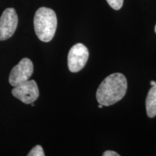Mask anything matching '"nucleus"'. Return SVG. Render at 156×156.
<instances>
[{
  "label": "nucleus",
  "mask_w": 156,
  "mask_h": 156,
  "mask_svg": "<svg viewBox=\"0 0 156 156\" xmlns=\"http://www.w3.org/2000/svg\"><path fill=\"white\" fill-rule=\"evenodd\" d=\"M12 93L13 96L26 104L34 103L39 96L38 85L34 80H29L14 87Z\"/></svg>",
  "instance_id": "nucleus-5"
},
{
  "label": "nucleus",
  "mask_w": 156,
  "mask_h": 156,
  "mask_svg": "<svg viewBox=\"0 0 156 156\" xmlns=\"http://www.w3.org/2000/svg\"><path fill=\"white\" fill-rule=\"evenodd\" d=\"M106 1L109 6L115 10H119L122 8L124 3V0H106Z\"/></svg>",
  "instance_id": "nucleus-9"
},
{
  "label": "nucleus",
  "mask_w": 156,
  "mask_h": 156,
  "mask_svg": "<svg viewBox=\"0 0 156 156\" xmlns=\"http://www.w3.org/2000/svg\"><path fill=\"white\" fill-rule=\"evenodd\" d=\"M18 24V17L14 8H7L0 17V41L13 36Z\"/></svg>",
  "instance_id": "nucleus-6"
},
{
  "label": "nucleus",
  "mask_w": 156,
  "mask_h": 156,
  "mask_svg": "<svg viewBox=\"0 0 156 156\" xmlns=\"http://www.w3.org/2000/svg\"><path fill=\"white\" fill-rule=\"evenodd\" d=\"M89 58L88 49L83 44H77L70 48L67 57L68 68L71 73L83 69Z\"/></svg>",
  "instance_id": "nucleus-3"
},
{
  "label": "nucleus",
  "mask_w": 156,
  "mask_h": 156,
  "mask_svg": "<svg viewBox=\"0 0 156 156\" xmlns=\"http://www.w3.org/2000/svg\"><path fill=\"white\" fill-rule=\"evenodd\" d=\"M146 112L148 117L153 118L156 116V85L152 86L147 93L145 101Z\"/></svg>",
  "instance_id": "nucleus-7"
},
{
  "label": "nucleus",
  "mask_w": 156,
  "mask_h": 156,
  "mask_svg": "<svg viewBox=\"0 0 156 156\" xmlns=\"http://www.w3.org/2000/svg\"><path fill=\"white\" fill-rule=\"evenodd\" d=\"M127 90V80L122 73L108 75L100 84L96 92L99 104L104 106L114 105L122 100Z\"/></svg>",
  "instance_id": "nucleus-1"
},
{
  "label": "nucleus",
  "mask_w": 156,
  "mask_h": 156,
  "mask_svg": "<svg viewBox=\"0 0 156 156\" xmlns=\"http://www.w3.org/2000/svg\"><path fill=\"white\" fill-rule=\"evenodd\" d=\"M103 156H119V154L112 151H107L104 152V153L103 154Z\"/></svg>",
  "instance_id": "nucleus-10"
},
{
  "label": "nucleus",
  "mask_w": 156,
  "mask_h": 156,
  "mask_svg": "<svg viewBox=\"0 0 156 156\" xmlns=\"http://www.w3.org/2000/svg\"><path fill=\"white\" fill-rule=\"evenodd\" d=\"M151 86H155V85H156V82L151 81Z\"/></svg>",
  "instance_id": "nucleus-11"
},
{
  "label": "nucleus",
  "mask_w": 156,
  "mask_h": 156,
  "mask_svg": "<svg viewBox=\"0 0 156 156\" xmlns=\"http://www.w3.org/2000/svg\"><path fill=\"white\" fill-rule=\"evenodd\" d=\"M34 73V64L30 59L23 58L13 67L9 76V83L12 86L15 87L20 84L29 80Z\"/></svg>",
  "instance_id": "nucleus-4"
},
{
  "label": "nucleus",
  "mask_w": 156,
  "mask_h": 156,
  "mask_svg": "<svg viewBox=\"0 0 156 156\" xmlns=\"http://www.w3.org/2000/svg\"><path fill=\"white\" fill-rule=\"evenodd\" d=\"M28 156H44V152L41 145H36L28 154Z\"/></svg>",
  "instance_id": "nucleus-8"
},
{
  "label": "nucleus",
  "mask_w": 156,
  "mask_h": 156,
  "mask_svg": "<svg viewBox=\"0 0 156 156\" xmlns=\"http://www.w3.org/2000/svg\"><path fill=\"white\" fill-rule=\"evenodd\" d=\"M34 29L39 40L49 42L54 38L57 28V17L53 9L41 7L34 16Z\"/></svg>",
  "instance_id": "nucleus-2"
},
{
  "label": "nucleus",
  "mask_w": 156,
  "mask_h": 156,
  "mask_svg": "<svg viewBox=\"0 0 156 156\" xmlns=\"http://www.w3.org/2000/svg\"><path fill=\"white\" fill-rule=\"evenodd\" d=\"M103 105H101V104H99V106H98V108H103Z\"/></svg>",
  "instance_id": "nucleus-12"
},
{
  "label": "nucleus",
  "mask_w": 156,
  "mask_h": 156,
  "mask_svg": "<svg viewBox=\"0 0 156 156\" xmlns=\"http://www.w3.org/2000/svg\"><path fill=\"white\" fill-rule=\"evenodd\" d=\"M155 34H156V25H155Z\"/></svg>",
  "instance_id": "nucleus-13"
}]
</instances>
